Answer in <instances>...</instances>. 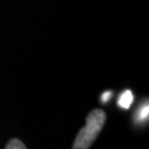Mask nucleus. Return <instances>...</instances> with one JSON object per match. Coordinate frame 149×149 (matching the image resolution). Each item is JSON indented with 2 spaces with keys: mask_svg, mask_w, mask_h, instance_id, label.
Wrapping results in <instances>:
<instances>
[{
  "mask_svg": "<svg viewBox=\"0 0 149 149\" xmlns=\"http://www.w3.org/2000/svg\"><path fill=\"white\" fill-rule=\"evenodd\" d=\"M106 120V114L102 109H94L88 114L86 118V125L77 134L73 148L87 149L94 143Z\"/></svg>",
  "mask_w": 149,
  "mask_h": 149,
  "instance_id": "f257e3e1",
  "label": "nucleus"
},
{
  "mask_svg": "<svg viewBox=\"0 0 149 149\" xmlns=\"http://www.w3.org/2000/svg\"><path fill=\"white\" fill-rule=\"evenodd\" d=\"M134 102V94L132 91H125L122 95L119 96L117 101V105L123 109H128L129 107L132 106Z\"/></svg>",
  "mask_w": 149,
  "mask_h": 149,
  "instance_id": "f03ea898",
  "label": "nucleus"
},
{
  "mask_svg": "<svg viewBox=\"0 0 149 149\" xmlns=\"http://www.w3.org/2000/svg\"><path fill=\"white\" fill-rule=\"evenodd\" d=\"M149 115V106L148 103H145L139 107V109L135 113V122L136 123H144L145 120L148 119Z\"/></svg>",
  "mask_w": 149,
  "mask_h": 149,
  "instance_id": "7ed1b4c3",
  "label": "nucleus"
},
{
  "mask_svg": "<svg viewBox=\"0 0 149 149\" xmlns=\"http://www.w3.org/2000/svg\"><path fill=\"white\" fill-rule=\"evenodd\" d=\"M6 149H26V146H24V144L22 143L21 140L13 138L7 144Z\"/></svg>",
  "mask_w": 149,
  "mask_h": 149,
  "instance_id": "20e7f679",
  "label": "nucleus"
},
{
  "mask_svg": "<svg viewBox=\"0 0 149 149\" xmlns=\"http://www.w3.org/2000/svg\"><path fill=\"white\" fill-rule=\"evenodd\" d=\"M112 95H113V93L111 92V91H106V92H104V93H103V95L101 96L102 102H103V103H107V102L112 98Z\"/></svg>",
  "mask_w": 149,
  "mask_h": 149,
  "instance_id": "39448f33",
  "label": "nucleus"
}]
</instances>
